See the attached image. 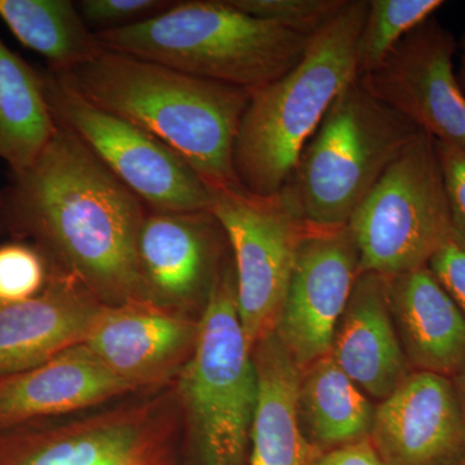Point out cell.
Listing matches in <instances>:
<instances>
[{"label": "cell", "instance_id": "29", "mask_svg": "<svg viewBox=\"0 0 465 465\" xmlns=\"http://www.w3.org/2000/svg\"><path fill=\"white\" fill-rule=\"evenodd\" d=\"M428 268L465 313V247L451 238L434 253Z\"/></svg>", "mask_w": 465, "mask_h": 465}, {"label": "cell", "instance_id": "15", "mask_svg": "<svg viewBox=\"0 0 465 465\" xmlns=\"http://www.w3.org/2000/svg\"><path fill=\"white\" fill-rule=\"evenodd\" d=\"M384 465H454L465 457V419L454 382L411 371L376 405L370 436Z\"/></svg>", "mask_w": 465, "mask_h": 465}, {"label": "cell", "instance_id": "16", "mask_svg": "<svg viewBox=\"0 0 465 465\" xmlns=\"http://www.w3.org/2000/svg\"><path fill=\"white\" fill-rule=\"evenodd\" d=\"M105 307L81 281L61 271L34 298L0 304V378L84 344Z\"/></svg>", "mask_w": 465, "mask_h": 465}, {"label": "cell", "instance_id": "27", "mask_svg": "<svg viewBox=\"0 0 465 465\" xmlns=\"http://www.w3.org/2000/svg\"><path fill=\"white\" fill-rule=\"evenodd\" d=\"M174 2L168 0H82L79 14L94 33L136 25L167 11Z\"/></svg>", "mask_w": 465, "mask_h": 465}, {"label": "cell", "instance_id": "25", "mask_svg": "<svg viewBox=\"0 0 465 465\" xmlns=\"http://www.w3.org/2000/svg\"><path fill=\"white\" fill-rule=\"evenodd\" d=\"M250 16L314 36L341 14L348 0H229Z\"/></svg>", "mask_w": 465, "mask_h": 465}, {"label": "cell", "instance_id": "22", "mask_svg": "<svg viewBox=\"0 0 465 465\" xmlns=\"http://www.w3.org/2000/svg\"><path fill=\"white\" fill-rule=\"evenodd\" d=\"M57 124L36 72L0 39V159L12 173L32 166Z\"/></svg>", "mask_w": 465, "mask_h": 465}, {"label": "cell", "instance_id": "19", "mask_svg": "<svg viewBox=\"0 0 465 465\" xmlns=\"http://www.w3.org/2000/svg\"><path fill=\"white\" fill-rule=\"evenodd\" d=\"M391 317L412 371H465V313L428 266L388 281Z\"/></svg>", "mask_w": 465, "mask_h": 465}, {"label": "cell", "instance_id": "18", "mask_svg": "<svg viewBox=\"0 0 465 465\" xmlns=\"http://www.w3.org/2000/svg\"><path fill=\"white\" fill-rule=\"evenodd\" d=\"M84 344L48 362L0 378V430L81 411L134 393Z\"/></svg>", "mask_w": 465, "mask_h": 465}, {"label": "cell", "instance_id": "2", "mask_svg": "<svg viewBox=\"0 0 465 465\" xmlns=\"http://www.w3.org/2000/svg\"><path fill=\"white\" fill-rule=\"evenodd\" d=\"M56 74L94 105L166 143L211 191L243 188L234 146L250 91L105 48Z\"/></svg>", "mask_w": 465, "mask_h": 465}, {"label": "cell", "instance_id": "5", "mask_svg": "<svg viewBox=\"0 0 465 465\" xmlns=\"http://www.w3.org/2000/svg\"><path fill=\"white\" fill-rule=\"evenodd\" d=\"M421 131L351 82L336 97L281 189L316 228H341Z\"/></svg>", "mask_w": 465, "mask_h": 465}, {"label": "cell", "instance_id": "3", "mask_svg": "<svg viewBox=\"0 0 465 465\" xmlns=\"http://www.w3.org/2000/svg\"><path fill=\"white\" fill-rule=\"evenodd\" d=\"M369 3L348 0L298 65L251 91L234 146L235 173L247 191L271 195L286 185L333 101L358 78L357 42Z\"/></svg>", "mask_w": 465, "mask_h": 465}, {"label": "cell", "instance_id": "12", "mask_svg": "<svg viewBox=\"0 0 465 465\" xmlns=\"http://www.w3.org/2000/svg\"><path fill=\"white\" fill-rule=\"evenodd\" d=\"M361 274L348 226L308 225L274 333L300 370L329 356L333 332Z\"/></svg>", "mask_w": 465, "mask_h": 465}, {"label": "cell", "instance_id": "14", "mask_svg": "<svg viewBox=\"0 0 465 465\" xmlns=\"http://www.w3.org/2000/svg\"><path fill=\"white\" fill-rule=\"evenodd\" d=\"M200 323L191 314L150 302L106 305L84 345L109 371L137 391L177 379L191 360Z\"/></svg>", "mask_w": 465, "mask_h": 465}, {"label": "cell", "instance_id": "4", "mask_svg": "<svg viewBox=\"0 0 465 465\" xmlns=\"http://www.w3.org/2000/svg\"><path fill=\"white\" fill-rule=\"evenodd\" d=\"M94 35L105 50L250 92L298 65L313 38L250 16L229 0L174 2L136 25Z\"/></svg>", "mask_w": 465, "mask_h": 465}, {"label": "cell", "instance_id": "31", "mask_svg": "<svg viewBox=\"0 0 465 465\" xmlns=\"http://www.w3.org/2000/svg\"><path fill=\"white\" fill-rule=\"evenodd\" d=\"M458 43L459 66L457 69V74L459 84H460L461 88H463V91L465 92V33L458 39Z\"/></svg>", "mask_w": 465, "mask_h": 465}, {"label": "cell", "instance_id": "28", "mask_svg": "<svg viewBox=\"0 0 465 465\" xmlns=\"http://www.w3.org/2000/svg\"><path fill=\"white\" fill-rule=\"evenodd\" d=\"M436 149L448 197L452 240L465 247V150L439 142Z\"/></svg>", "mask_w": 465, "mask_h": 465}, {"label": "cell", "instance_id": "20", "mask_svg": "<svg viewBox=\"0 0 465 465\" xmlns=\"http://www.w3.org/2000/svg\"><path fill=\"white\" fill-rule=\"evenodd\" d=\"M258 405L251 430L247 465H311L309 448L296 414L300 369L274 331L252 349Z\"/></svg>", "mask_w": 465, "mask_h": 465}, {"label": "cell", "instance_id": "13", "mask_svg": "<svg viewBox=\"0 0 465 465\" xmlns=\"http://www.w3.org/2000/svg\"><path fill=\"white\" fill-rule=\"evenodd\" d=\"M228 238L213 210H148L137 240L143 293L150 302L188 313L206 304L231 258Z\"/></svg>", "mask_w": 465, "mask_h": 465}, {"label": "cell", "instance_id": "1", "mask_svg": "<svg viewBox=\"0 0 465 465\" xmlns=\"http://www.w3.org/2000/svg\"><path fill=\"white\" fill-rule=\"evenodd\" d=\"M57 124V122H56ZM148 207L65 125L0 191V228L35 238L105 305L148 302L137 240Z\"/></svg>", "mask_w": 465, "mask_h": 465}, {"label": "cell", "instance_id": "7", "mask_svg": "<svg viewBox=\"0 0 465 465\" xmlns=\"http://www.w3.org/2000/svg\"><path fill=\"white\" fill-rule=\"evenodd\" d=\"M348 229L361 273L394 277L428 266L451 240L436 142L421 131L354 211Z\"/></svg>", "mask_w": 465, "mask_h": 465}, {"label": "cell", "instance_id": "24", "mask_svg": "<svg viewBox=\"0 0 465 465\" xmlns=\"http://www.w3.org/2000/svg\"><path fill=\"white\" fill-rule=\"evenodd\" d=\"M445 5L442 0H370L357 42V76L374 73L401 41Z\"/></svg>", "mask_w": 465, "mask_h": 465}, {"label": "cell", "instance_id": "10", "mask_svg": "<svg viewBox=\"0 0 465 465\" xmlns=\"http://www.w3.org/2000/svg\"><path fill=\"white\" fill-rule=\"evenodd\" d=\"M211 192V210L231 247L238 316L252 351L274 331L308 224L282 192L271 195L253 194L244 188Z\"/></svg>", "mask_w": 465, "mask_h": 465}, {"label": "cell", "instance_id": "11", "mask_svg": "<svg viewBox=\"0 0 465 465\" xmlns=\"http://www.w3.org/2000/svg\"><path fill=\"white\" fill-rule=\"evenodd\" d=\"M459 43L434 16L396 45L374 73L358 81L436 142L465 150V92L454 58Z\"/></svg>", "mask_w": 465, "mask_h": 465}, {"label": "cell", "instance_id": "26", "mask_svg": "<svg viewBox=\"0 0 465 465\" xmlns=\"http://www.w3.org/2000/svg\"><path fill=\"white\" fill-rule=\"evenodd\" d=\"M47 264L39 251L23 243L0 246V304L24 302L48 282Z\"/></svg>", "mask_w": 465, "mask_h": 465}, {"label": "cell", "instance_id": "17", "mask_svg": "<svg viewBox=\"0 0 465 465\" xmlns=\"http://www.w3.org/2000/svg\"><path fill=\"white\" fill-rule=\"evenodd\" d=\"M390 277L358 275L333 332L330 357L369 399L381 402L412 371L394 326Z\"/></svg>", "mask_w": 465, "mask_h": 465}, {"label": "cell", "instance_id": "32", "mask_svg": "<svg viewBox=\"0 0 465 465\" xmlns=\"http://www.w3.org/2000/svg\"><path fill=\"white\" fill-rule=\"evenodd\" d=\"M454 382L455 391H457L459 402H460L461 411L465 419V371L451 379Z\"/></svg>", "mask_w": 465, "mask_h": 465}, {"label": "cell", "instance_id": "6", "mask_svg": "<svg viewBox=\"0 0 465 465\" xmlns=\"http://www.w3.org/2000/svg\"><path fill=\"white\" fill-rule=\"evenodd\" d=\"M197 342L176 391L192 465H247L258 378L235 302L232 256L198 318Z\"/></svg>", "mask_w": 465, "mask_h": 465}, {"label": "cell", "instance_id": "21", "mask_svg": "<svg viewBox=\"0 0 465 465\" xmlns=\"http://www.w3.org/2000/svg\"><path fill=\"white\" fill-rule=\"evenodd\" d=\"M376 405L324 356L300 370L296 414L302 436L317 454L369 440Z\"/></svg>", "mask_w": 465, "mask_h": 465}, {"label": "cell", "instance_id": "33", "mask_svg": "<svg viewBox=\"0 0 465 465\" xmlns=\"http://www.w3.org/2000/svg\"><path fill=\"white\" fill-rule=\"evenodd\" d=\"M454 465H465V457L463 459H460V460H459L458 463Z\"/></svg>", "mask_w": 465, "mask_h": 465}, {"label": "cell", "instance_id": "23", "mask_svg": "<svg viewBox=\"0 0 465 465\" xmlns=\"http://www.w3.org/2000/svg\"><path fill=\"white\" fill-rule=\"evenodd\" d=\"M0 20L51 72H70L104 50L70 0H0Z\"/></svg>", "mask_w": 465, "mask_h": 465}, {"label": "cell", "instance_id": "8", "mask_svg": "<svg viewBox=\"0 0 465 465\" xmlns=\"http://www.w3.org/2000/svg\"><path fill=\"white\" fill-rule=\"evenodd\" d=\"M173 391L65 423L0 430V465H186Z\"/></svg>", "mask_w": 465, "mask_h": 465}, {"label": "cell", "instance_id": "30", "mask_svg": "<svg viewBox=\"0 0 465 465\" xmlns=\"http://www.w3.org/2000/svg\"><path fill=\"white\" fill-rule=\"evenodd\" d=\"M311 465H384L371 440H363L321 452Z\"/></svg>", "mask_w": 465, "mask_h": 465}, {"label": "cell", "instance_id": "9", "mask_svg": "<svg viewBox=\"0 0 465 465\" xmlns=\"http://www.w3.org/2000/svg\"><path fill=\"white\" fill-rule=\"evenodd\" d=\"M42 79L54 121L73 131L148 210H211V189L166 143L84 99L56 73L47 70Z\"/></svg>", "mask_w": 465, "mask_h": 465}]
</instances>
